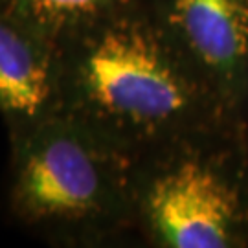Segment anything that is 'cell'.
Instances as JSON below:
<instances>
[{
	"mask_svg": "<svg viewBox=\"0 0 248 248\" xmlns=\"http://www.w3.org/2000/svg\"><path fill=\"white\" fill-rule=\"evenodd\" d=\"M122 8L61 41V110L118 145L164 131L189 103L164 37Z\"/></svg>",
	"mask_w": 248,
	"mask_h": 248,
	"instance_id": "obj_1",
	"label": "cell"
},
{
	"mask_svg": "<svg viewBox=\"0 0 248 248\" xmlns=\"http://www.w3.org/2000/svg\"><path fill=\"white\" fill-rule=\"evenodd\" d=\"M125 6V0H0V8L35 24L57 41Z\"/></svg>",
	"mask_w": 248,
	"mask_h": 248,
	"instance_id": "obj_6",
	"label": "cell"
},
{
	"mask_svg": "<svg viewBox=\"0 0 248 248\" xmlns=\"http://www.w3.org/2000/svg\"><path fill=\"white\" fill-rule=\"evenodd\" d=\"M61 110V41L0 8V116L9 136Z\"/></svg>",
	"mask_w": 248,
	"mask_h": 248,
	"instance_id": "obj_4",
	"label": "cell"
},
{
	"mask_svg": "<svg viewBox=\"0 0 248 248\" xmlns=\"http://www.w3.org/2000/svg\"><path fill=\"white\" fill-rule=\"evenodd\" d=\"M8 202L24 228L62 235L124 204L120 145L66 112L9 136Z\"/></svg>",
	"mask_w": 248,
	"mask_h": 248,
	"instance_id": "obj_2",
	"label": "cell"
},
{
	"mask_svg": "<svg viewBox=\"0 0 248 248\" xmlns=\"http://www.w3.org/2000/svg\"><path fill=\"white\" fill-rule=\"evenodd\" d=\"M169 20L215 68L237 62L248 46V0H169Z\"/></svg>",
	"mask_w": 248,
	"mask_h": 248,
	"instance_id": "obj_5",
	"label": "cell"
},
{
	"mask_svg": "<svg viewBox=\"0 0 248 248\" xmlns=\"http://www.w3.org/2000/svg\"><path fill=\"white\" fill-rule=\"evenodd\" d=\"M140 212L168 247L221 248L230 239L235 201L212 171L182 162L149 178L140 193Z\"/></svg>",
	"mask_w": 248,
	"mask_h": 248,
	"instance_id": "obj_3",
	"label": "cell"
}]
</instances>
